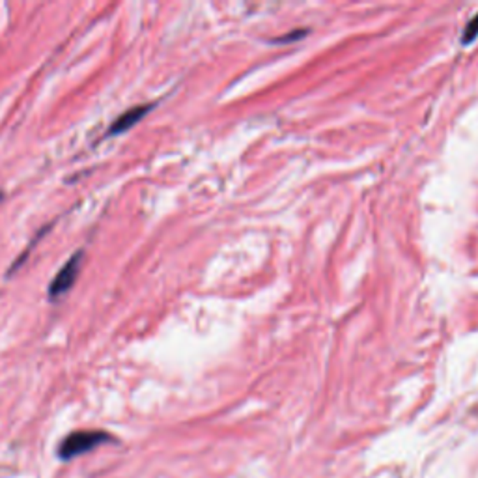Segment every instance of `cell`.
Segmentation results:
<instances>
[{
	"label": "cell",
	"mask_w": 478,
	"mask_h": 478,
	"mask_svg": "<svg viewBox=\"0 0 478 478\" xmlns=\"http://www.w3.org/2000/svg\"><path fill=\"white\" fill-rule=\"evenodd\" d=\"M110 435L101 430H81V432L70 433L58 447V456L62 460H71L75 456H81L88 450H94L96 447L103 443H109Z\"/></svg>",
	"instance_id": "obj_1"
},
{
	"label": "cell",
	"mask_w": 478,
	"mask_h": 478,
	"mask_svg": "<svg viewBox=\"0 0 478 478\" xmlns=\"http://www.w3.org/2000/svg\"><path fill=\"white\" fill-rule=\"evenodd\" d=\"M82 258H84V256H82V251H79V253L73 254V256L64 264L62 269L58 271V275L52 278L51 286H49V297H51V299H58V297H62L66 292H70L71 286L75 284L77 277H79Z\"/></svg>",
	"instance_id": "obj_2"
},
{
	"label": "cell",
	"mask_w": 478,
	"mask_h": 478,
	"mask_svg": "<svg viewBox=\"0 0 478 478\" xmlns=\"http://www.w3.org/2000/svg\"><path fill=\"white\" fill-rule=\"evenodd\" d=\"M151 109H154V103L135 105L131 109H127L124 114H120L114 121H112V126H110L109 131H107V137H114V135H120V133L127 131L129 127L135 126V124H137L146 112H150Z\"/></svg>",
	"instance_id": "obj_3"
},
{
	"label": "cell",
	"mask_w": 478,
	"mask_h": 478,
	"mask_svg": "<svg viewBox=\"0 0 478 478\" xmlns=\"http://www.w3.org/2000/svg\"><path fill=\"white\" fill-rule=\"evenodd\" d=\"M478 36V15H475V17L469 21V23L465 24V29H463V36H461V43H471L475 38Z\"/></svg>",
	"instance_id": "obj_4"
}]
</instances>
